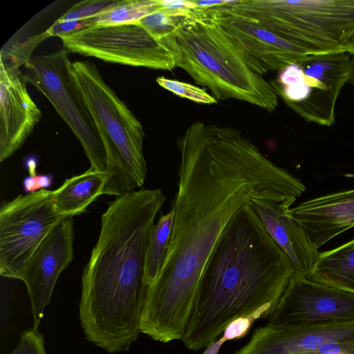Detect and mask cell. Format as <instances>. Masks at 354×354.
<instances>
[{
    "label": "cell",
    "mask_w": 354,
    "mask_h": 354,
    "mask_svg": "<svg viewBox=\"0 0 354 354\" xmlns=\"http://www.w3.org/2000/svg\"><path fill=\"white\" fill-rule=\"evenodd\" d=\"M346 50L351 54L354 53V32L353 33L348 41Z\"/></svg>",
    "instance_id": "cell-31"
},
{
    "label": "cell",
    "mask_w": 354,
    "mask_h": 354,
    "mask_svg": "<svg viewBox=\"0 0 354 354\" xmlns=\"http://www.w3.org/2000/svg\"><path fill=\"white\" fill-rule=\"evenodd\" d=\"M297 198L271 189L254 194L248 203L273 241L291 261L295 270L307 277L319 254L302 227L288 214Z\"/></svg>",
    "instance_id": "cell-15"
},
{
    "label": "cell",
    "mask_w": 354,
    "mask_h": 354,
    "mask_svg": "<svg viewBox=\"0 0 354 354\" xmlns=\"http://www.w3.org/2000/svg\"><path fill=\"white\" fill-rule=\"evenodd\" d=\"M306 278L354 293V238L334 249L319 252Z\"/></svg>",
    "instance_id": "cell-19"
},
{
    "label": "cell",
    "mask_w": 354,
    "mask_h": 354,
    "mask_svg": "<svg viewBox=\"0 0 354 354\" xmlns=\"http://www.w3.org/2000/svg\"><path fill=\"white\" fill-rule=\"evenodd\" d=\"M174 218V212L171 209L160 216L151 232L145 270V281L148 288L154 282L164 266L169 250Z\"/></svg>",
    "instance_id": "cell-21"
},
{
    "label": "cell",
    "mask_w": 354,
    "mask_h": 354,
    "mask_svg": "<svg viewBox=\"0 0 354 354\" xmlns=\"http://www.w3.org/2000/svg\"><path fill=\"white\" fill-rule=\"evenodd\" d=\"M180 161L172 232L164 266L148 288L141 332L181 340L204 266L236 212L264 189L299 197L304 183L232 127L193 122L178 140Z\"/></svg>",
    "instance_id": "cell-1"
},
{
    "label": "cell",
    "mask_w": 354,
    "mask_h": 354,
    "mask_svg": "<svg viewBox=\"0 0 354 354\" xmlns=\"http://www.w3.org/2000/svg\"><path fill=\"white\" fill-rule=\"evenodd\" d=\"M224 343V341L221 338L216 342H212L211 344L207 346L206 350L203 354H218L221 345Z\"/></svg>",
    "instance_id": "cell-30"
},
{
    "label": "cell",
    "mask_w": 354,
    "mask_h": 354,
    "mask_svg": "<svg viewBox=\"0 0 354 354\" xmlns=\"http://www.w3.org/2000/svg\"><path fill=\"white\" fill-rule=\"evenodd\" d=\"M319 250L329 241L354 227V189L304 201L288 210Z\"/></svg>",
    "instance_id": "cell-17"
},
{
    "label": "cell",
    "mask_w": 354,
    "mask_h": 354,
    "mask_svg": "<svg viewBox=\"0 0 354 354\" xmlns=\"http://www.w3.org/2000/svg\"><path fill=\"white\" fill-rule=\"evenodd\" d=\"M198 8H211L225 4L227 1H194Z\"/></svg>",
    "instance_id": "cell-29"
},
{
    "label": "cell",
    "mask_w": 354,
    "mask_h": 354,
    "mask_svg": "<svg viewBox=\"0 0 354 354\" xmlns=\"http://www.w3.org/2000/svg\"><path fill=\"white\" fill-rule=\"evenodd\" d=\"M353 74V55L346 50L304 54L279 71L272 85L299 116L329 127L340 91Z\"/></svg>",
    "instance_id": "cell-7"
},
{
    "label": "cell",
    "mask_w": 354,
    "mask_h": 354,
    "mask_svg": "<svg viewBox=\"0 0 354 354\" xmlns=\"http://www.w3.org/2000/svg\"><path fill=\"white\" fill-rule=\"evenodd\" d=\"M354 339V322L326 326L277 328H257L235 354H301L330 342Z\"/></svg>",
    "instance_id": "cell-16"
},
{
    "label": "cell",
    "mask_w": 354,
    "mask_h": 354,
    "mask_svg": "<svg viewBox=\"0 0 354 354\" xmlns=\"http://www.w3.org/2000/svg\"><path fill=\"white\" fill-rule=\"evenodd\" d=\"M185 17L178 15L171 9L162 7L137 22L156 38L166 40L175 32Z\"/></svg>",
    "instance_id": "cell-22"
},
{
    "label": "cell",
    "mask_w": 354,
    "mask_h": 354,
    "mask_svg": "<svg viewBox=\"0 0 354 354\" xmlns=\"http://www.w3.org/2000/svg\"><path fill=\"white\" fill-rule=\"evenodd\" d=\"M254 322L248 318H239L226 327L221 337L224 342L227 340L241 338L248 333Z\"/></svg>",
    "instance_id": "cell-27"
},
{
    "label": "cell",
    "mask_w": 354,
    "mask_h": 354,
    "mask_svg": "<svg viewBox=\"0 0 354 354\" xmlns=\"http://www.w3.org/2000/svg\"><path fill=\"white\" fill-rule=\"evenodd\" d=\"M64 218L56 212L51 191L19 195L0 207V274L21 280L45 237Z\"/></svg>",
    "instance_id": "cell-10"
},
{
    "label": "cell",
    "mask_w": 354,
    "mask_h": 354,
    "mask_svg": "<svg viewBox=\"0 0 354 354\" xmlns=\"http://www.w3.org/2000/svg\"><path fill=\"white\" fill-rule=\"evenodd\" d=\"M162 7L159 0L113 1L99 13L82 20L84 28L95 25L109 26L136 22Z\"/></svg>",
    "instance_id": "cell-20"
},
{
    "label": "cell",
    "mask_w": 354,
    "mask_h": 354,
    "mask_svg": "<svg viewBox=\"0 0 354 354\" xmlns=\"http://www.w3.org/2000/svg\"><path fill=\"white\" fill-rule=\"evenodd\" d=\"M10 354H47L43 335L34 327L24 330L19 344Z\"/></svg>",
    "instance_id": "cell-25"
},
{
    "label": "cell",
    "mask_w": 354,
    "mask_h": 354,
    "mask_svg": "<svg viewBox=\"0 0 354 354\" xmlns=\"http://www.w3.org/2000/svg\"><path fill=\"white\" fill-rule=\"evenodd\" d=\"M221 6L307 54L346 50L354 32V0H235Z\"/></svg>",
    "instance_id": "cell-6"
},
{
    "label": "cell",
    "mask_w": 354,
    "mask_h": 354,
    "mask_svg": "<svg viewBox=\"0 0 354 354\" xmlns=\"http://www.w3.org/2000/svg\"><path fill=\"white\" fill-rule=\"evenodd\" d=\"M19 66L0 57L1 162L22 147L42 116L27 91Z\"/></svg>",
    "instance_id": "cell-14"
},
{
    "label": "cell",
    "mask_w": 354,
    "mask_h": 354,
    "mask_svg": "<svg viewBox=\"0 0 354 354\" xmlns=\"http://www.w3.org/2000/svg\"><path fill=\"white\" fill-rule=\"evenodd\" d=\"M177 67L218 100L235 99L269 112L278 106L277 93L262 75L252 71L231 37L208 12L197 8L171 36Z\"/></svg>",
    "instance_id": "cell-4"
},
{
    "label": "cell",
    "mask_w": 354,
    "mask_h": 354,
    "mask_svg": "<svg viewBox=\"0 0 354 354\" xmlns=\"http://www.w3.org/2000/svg\"><path fill=\"white\" fill-rule=\"evenodd\" d=\"M108 173L92 167L64 180L51 191L52 200L57 214L64 218H72L86 211L100 196L104 194Z\"/></svg>",
    "instance_id": "cell-18"
},
{
    "label": "cell",
    "mask_w": 354,
    "mask_h": 354,
    "mask_svg": "<svg viewBox=\"0 0 354 354\" xmlns=\"http://www.w3.org/2000/svg\"><path fill=\"white\" fill-rule=\"evenodd\" d=\"M354 322V293L312 281L295 271L269 326L308 328Z\"/></svg>",
    "instance_id": "cell-11"
},
{
    "label": "cell",
    "mask_w": 354,
    "mask_h": 354,
    "mask_svg": "<svg viewBox=\"0 0 354 354\" xmlns=\"http://www.w3.org/2000/svg\"><path fill=\"white\" fill-rule=\"evenodd\" d=\"M294 272L248 201L227 223L204 266L181 341L198 351L239 318H269Z\"/></svg>",
    "instance_id": "cell-3"
},
{
    "label": "cell",
    "mask_w": 354,
    "mask_h": 354,
    "mask_svg": "<svg viewBox=\"0 0 354 354\" xmlns=\"http://www.w3.org/2000/svg\"><path fill=\"white\" fill-rule=\"evenodd\" d=\"M351 55H353V77H352L351 82L354 84V53H352Z\"/></svg>",
    "instance_id": "cell-32"
},
{
    "label": "cell",
    "mask_w": 354,
    "mask_h": 354,
    "mask_svg": "<svg viewBox=\"0 0 354 354\" xmlns=\"http://www.w3.org/2000/svg\"><path fill=\"white\" fill-rule=\"evenodd\" d=\"M165 201L160 189L130 191L102 216L82 272L79 319L86 339L108 353L129 351L141 333L147 245Z\"/></svg>",
    "instance_id": "cell-2"
},
{
    "label": "cell",
    "mask_w": 354,
    "mask_h": 354,
    "mask_svg": "<svg viewBox=\"0 0 354 354\" xmlns=\"http://www.w3.org/2000/svg\"><path fill=\"white\" fill-rule=\"evenodd\" d=\"M70 53L104 62L172 71L178 55L166 40H160L139 23L95 25L58 37Z\"/></svg>",
    "instance_id": "cell-8"
},
{
    "label": "cell",
    "mask_w": 354,
    "mask_h": 354,
    "mask_svg": "<svg viewBox=\"0 0 354 354\" xmlns=\"http://www.w3.org/2000/svg\"><path fill=\"white\" fill-rule=\"evenodd\" d=\"M66 49L31 55L24 64L26 82L35 86L52 104L81 143L91 167L107 173V158L97 127L71 84Z\"/></svg>",
    "instance_id": "cell-9"
},
{
    "label": "cell",
    "mask_w": 354,
    "mask_h": 354,
    "mask_svg": "<svg viewBox=\"0 0 354 354\" xmlns=\"http://www.w3.org/2000/svg\"><path fill=\"white\" fill-rule=\"evenodd\" d=\"M113 1L88 0L73 5L56 21L59 22L81 21L92 17L110 5Z\"/></svg>",
    "instance_id": "cell-24"
},
{
    "label": "cell",
    "mask_w": 354,
    "mask_h": 354,
    "mask_svg": "<svg viewBox=\"0 0 354 354\" xmlns=\"http://www.w3.org/2000/svg\"><path fill=\"white\" fill-rule=\"evenodd\" d=\"M301 354H354V339L330 342Z\"/></svg>",
    "instance_id": "cell-26"
},
{
    "label": "cell",
    "mask_w": 354,
    "mask_h": 354,
    "mask_svg": "<svg viewBox=\"0 0 354 354\" xmlns=\"http://www.w3.org/2000/svg\"><path fill=\"white\" fill-rule=\"evenodd\" d=\"M156 82L161 87L171 91L174 95L196 103L212 104L218 102L205 89L189 83L168 79L165 77H157Z\"/></svg>",
    "instance_id": "cell-23"
},
{
    "label": "cell",
    "mask_w": 354,
    "mask_h": 354,
    "mask_svg": "<svg viewBox=\"0 0 354 354\" xmlns=\"http://www.w3.org/2000/svg\"><path fill=\"white\" fill-rule=\"evenodd\" d=\"M69 76L104 143L109 175L104 194L118 196L142 187L147 171L142 125L105 82L95 64L71 62Z\"/></svg>",
    "instance_id": "cell-5"
},
{
    "label": "cell",
    "mask_w": 354,
    "mask_h": 354,
    "mask_svg": "<svg viewBox=\"0 0 354 354\" xmlns=\"http://www.w3.org/2000/svg\"><path fill=\"white\" fill-rule=\"evenodd\" d=\"M53 181L51 174H33L24 178L23 181L26 192L33 193L50 187Z\"/></svg>",
    "instance_id": "cell-28"
},
{
    "label": "cell",
    "mask_w": 354,
    "mask_h": 354,
    "mask_svg": "<svg viewBox=\"0 0 354 354\" xmlns=\"http://www.w3.org/2000/svg\"><path fill=\"white\" fill-rule=\"evenodd\" d=\"M205 10L231 37L249 66L260 75L270 71L279 72L307 54L256 22L234 15L221 6Z\"/></svg>",
    "instance_id": "cell-12"
},
{
    "label": "cell",
    "mask_w": 354,
    "mask_h": 354,
    "mask_svg": "<svg viewBox=\"0 0 354 354\" xmlns=\"http://www.w3.org/2000/svg\"><path fill=\"white\" fill-rule=\"evenodd\" d=\"M73 221L62 220L30 257L21 281L30 300L33 327L38 329L57 281L73 258Z\"/></svg>",
    "instance_id": "cell-13"
}]
</instances>
